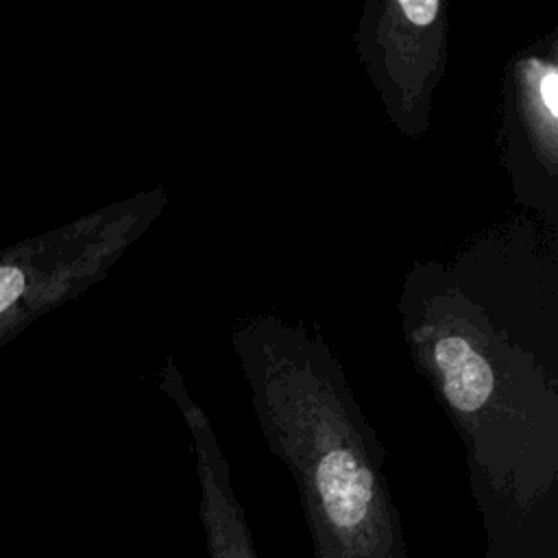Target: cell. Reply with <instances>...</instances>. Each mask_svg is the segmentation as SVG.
Masks as SVG:
<instances>
[{"mask_svg":"<svg viewBox=\"0 0 558 558\" xmlns=\"http://www.w3.org/2000/svg\"><path fill=\"white\" fill-rule=\"evenodd\" d=\"M26 290V275L17 266H0V314L7 312Z\"/></svg>","mask_w":558,"mask_h":558,"instance_id":"cell-6","label":"cell"},{"mask_svg":"<svg viewBox=\"0 0 558 558\" xmlns=\"http://www.w3.org/2000/svg\"><path fill=\"white\" fill-rule=\"evenodd\" d=\"M504 157L525 209L556 231L558 222V39L519 54L504 87Z\"/></svg>","mask_w":558,"mask_h":558,"instance_id":"cell-4","label":"cell"},{"mask_svg":"<svg viewBox=\"0 0 558 558\" xmlns=\"http://www.w3.org/2000/svg\"><path fill=\"white\" fill-rule=\"evenodd\" d=\"M447 2L390 0L364 7L355 44L390 122L410 137L429 124L447 59Z\"/></svg>","mask_w":558,"mask_h":558,"instance_id":"cell-3","label":"cell"},{"mask_svg":"<svg viewBox=\"0 0 558 558\" xmlns=\"http://www.w3.org/2000/svg\"><path fill=\"white\" fill-rule=\"evenodd\" d=\"M159 386L181 408L194 440L196 469H198V482H201V517L205 525L209 556L211 558H257L248 536V527L244 523L242 510L231 488L229 466L214 438L211 423L207 414L198 408V403L190 399L183 386V379L170 357L159 373Z\"/></svg>","mask_w":558,"mask_h":558,"instance_id":"cell-5","label":"cell"},{"mask_svg":"<svg viewBox=\"0 0 558 558\" xmlns=\"http://www.w3.org/2000/svg\"><path fill=\"white\" fill-rule=\"evenodd\" d=\"M401 325L458 429L475 484L532 510L558 477L556 231L525 218L414 264Z\"/></svg>","mask_w":558,"mask_h":558,"instance_id":"cell-1","label":"cell"},{"mask_svg":"<svg viewBox=\"0 0 558 558\" xmlns=\"http://www.w3.org/2000/svg\"><path fill=\"white\" fill-rule=\"evenodd\" d=\"M270 449L290 469L316 558H403L384 453L327 340L275 314L231 333Z\"/></svg>","mask_w":558,"mask_h":558,"instance_id":"cell-2","label":"cell"}]
</instances>
